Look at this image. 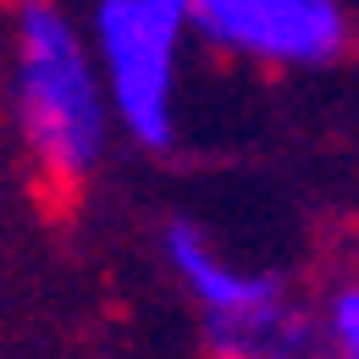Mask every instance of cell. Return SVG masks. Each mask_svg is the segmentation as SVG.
Here are the masks:
<instances>
[{"label": "cell", "instance_id": "cell-3", "mask_svg": "<svg viewBox=\"0 0 359 359\" xmlns=\"http://www.w3.org/2000/svg\"><path fill=\"white\" fill-rule=\"evenodd\" d=\"M161 249H166V266L177 271V282L188 287V299H194V310L205 320V337H210L216 354L293 359V354L315 348L320 320L287 293L282 276L232 266L226 255L210 249V238L188 222L166 226Z\"/></svg>", "mask_w": 359, "mask_h": 359}, {"label": "cell", "instance_id": "cell-1", "mask_svg": "<svg viewBox=\"0 0 359 359\" xmlns=\"http://www.w3.org/2000/svg\"><path fill=\"white\" fill-rule=\"evenodd\" d=\"M11 122L50 194H78L105 166L116 133L105 78L55 0H22L11 17Z\"/></svg>", "mask_w": 359, "mask_h": 359}, {"label": "cell", "instance_id": "cell-5", "mask_svg": "<svg viewBox=\"0 0 359 359\" xmlns=\"http://www.w3.org/2000/svg\"><path fill=\"white\" fill-rule=\"evenodd\" d=\"M320 332L343 359H359V271L337 276L326 287V310H320Z\"/></svg>", "mask_w": 359, "mask_h": 359}, {"label": "cell", "instance_id": "cell-2", "mask_svg": "<svg viewBox=\"0 0 359 359\" xmlns=\"http://www.w3.org/2000/svg\"><path fill=\"white\" fill-rule=\"evenodd\" d=\"M194 0H94L89 39L105 78L111 122L138 149L166 155L177 144V61L188 45Z\"/></svg>", "mask_w": 359, "mask_h": 359}, {"label": "cell", "instance_id": "cell-4", "mask_svg": "<svg viewBox=\"0 0 359 359\" xmlns=\"http://www.w3.org/2000/svg\"><path fill=\"white\" fill-rule=\"evenodd\" d=\"M188 34L266 72H315L354 45L343 0H194Z\"/></svg>", "mask_w": 359, "mask_h": 359}]
</instances>
